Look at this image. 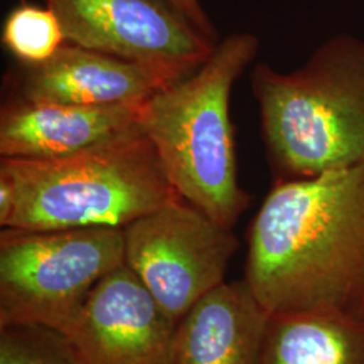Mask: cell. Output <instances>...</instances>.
I'll return each instance as SVG.
<instances>
[{
  "label": "cell",
  "mask_w": 364,
  "mask_h": 364,
  "mask_svg": "<svg viewBox=\"0 0 364 364\" xmlns=\"http://www.w3.org/2000/svg\"><path fill=\"white\" fill-rule=\"evenodd\" d=\"M66 42L185 75L201 65L213 41L166 0H43Z\"/></svg>",
  "instance_id": "cell-7"
},
{
  "label": "cell",
  "mask_w": 364,
  "mask_h": 364,
  "mask_svg": "<svg viewBox=\"0 0 364 364\" xmlns=\"http://www.w3.org/2000/svg\"><path fill=\"white\" fill-rule=\"evenodd\" d=\"M250 80L274 182L364 165V41L333 36L297 69L260 63Z\"/></svg>",
  "instance_id": "cell-3"
},
{
  "label": "cell",
  "mask_w": 364,
  "mask_h": 364,
  "mask_svg": "<svg viewBox=\"0 0 364 364\" xmlns=\"http://www.w3.org/2000/svg\"><path fill=\"white\" fill-rule=\"evenodd\" d=\"M144 103H36L15 97L0 111V158L55 159L114 139L141 126Z\"/></svg>",
  "instance_id": "cell-10"
},
{
  "label": "cell",
  "mask_w": 364,
  "mask_h": 364,
  "mask_svg": "<svg viewBox=\"0 0 364 364\" xmlns=\"http://www.w3.org/2000/svg\"><path fill=\"white\" fill-rule=\"evenodd\" d=\"M269 318L243 279L224 282L177 324L170 364H260Z\"/></svg>",
  "instance_id": "cell-11"
},
{
  "label": "cell",
  "mask_w": 364,
  "mask_h": 364,
  "mask_svg": "<svg viewBox=\"0 0 364 364\" xmlns=\"http://www.w3.org/2000/svg\"><path fill=\"white\" fill-rule=\"evenodd\" d=\"M15 189L6 228H119L181 198L141 126L55 159L0 158Z\"/></svg>",
  "instance_id": "cell-4"
},
{
  "label": "cell",
  "mask_w": 364,
  "mask_h": 364,
  "mask_svg": "<svg viewBox=\"0 0 364 364\" xmlns=\"http://www.w3.org/2000/svg\"><path fill=\"white\" fill-rule=\"evenodd\" d=\"M183 76L171 68L131 61L66 42L48 61L23 65L18 97L85 107L139 105Z\"/></svg>",
  "instance_id": "cell-9"
},
{
  "label": "cell",
  "mask_w": 364,
  "mask_h": 364,
  "mask_svg": "<svg viewBox=\"0 0 364 364\" xmlns=\"http://www.w3.org/2000/svg\"><path fill=\"white\" fill-rule=\"evenodd\" d=\"M174 9L183 14L196 27L213 41H219L218 31L209 19L208 14L203 9L200 0H166Z\"/></svg>",
  "instance_id": "cell-15"
},
{
  "label": "cell",
  "mask_w": 364,
  "mask_h": 364,
  "mask_svg": "<svg viewBox=\"0 0 364 364\" xmlns=\"http://www.w3.org/2000/svg\"><path fill=\"white\" fill-rule=\"evenodd\" d=\"M123 234L124 264L177 324L225 282L240 246L232 230L182 198L131 223Z\"/></svg>",
  "instance_id": "cell-6"
},
{
  "label": "cell",
  "mask_w": 364,
  "mask_h": 364,
  "mask_svg": "<svg viewBox=\"0 0 364 364\" xmlns=\"http://www.w3.org/2000/svg\"><path fill=\"white\" fill-rule=\"evenodd\" d=\"M15 208V189L11 180L0 173V225L6 228Z\"/></svg>",
  "instance_id": "cell-16"
},
{
  "label": "cell",
  "mask_w": 364,
  "mask_h": 364,
  "mask_svg": "<svg viewBox=\"0 0 364 364\" xmlns=\"http://www.w3.org/2000/svg\"><path fill=\"white\" fill-rule=\"evenodd\" d=\"M0 364H80L58 332L41 326L0 328Z\"/></svg>",
  "instance_id": "cell-14"
},
{
  "label": "cell",
  "mask_w": 364,
  "mask_h": 364,
  "mask_svg": "<svg viewBox=\"0 0 364 364\" xmlns=\"http://www.w3.org/2000/svg\"><path fill=\"white\" fill-rule=\"evenodd\" d=\"M176 328L122 264L93 287L60 335L80 364H170Z\"/></svg>",
  "instance_id": "cell-8"
},
{
  "label": "cell",
  "mask_w": 364,
  "mask_h": 364,
  "mask_svg": "<svg viewBox=\"0 0 364 364\" xmlns=\"http://www.w3.org/2000/svg\"><path fill=\"white\" fill-rule=\"evenodd\" d=\"M260 364H364V323L326 313L270 314Z\"/></svg>",
  "instance_id": "cell-12"
},
{
  "label": "cell",
  "mask_w": 364,
  "mask_h": 364,
  "mask_svg": "<svg viewBox=\"0 0 364 364\" xmlns=\"http://www.w3.org/2000/svg\"><path fill=\"white\" fill-rule=\"evenodd\" d=\"M243 281L270 314L364 323V165L274 182L248 228Z\"/></svg>",
  "instance_id": "cell-1"
},
{
  "label": "cell",
  "mask_w": 364,
  "mask_h": 364,
  "mask_svg": "<svg viewBox=\"0 0 364 364\" xmlns=\"http://www.w3.org/2000/svg\"><path fill=\"white\" fill-rule=\"evenodd\" d=\"M258 49L250 33L220 39L192 73L149 97L141 119L177 195L228 230L252 201L239 183L231 93Z\"/></svg>",
  "instance_id": "cell-2"
},
{
  "label": "cell",
  "mask_w": 364,
  "mask_h": 364,
  "mask_svg": "<svg viewBox=\"0 0 364 364\" xmlns=\"http://www.w3.org/2000/svg\"><path fill=\"white\" fill-rule=\"evenodd\" d=\"M124 264L119 228L0 232V328L61 332L105 275Z\"/></svg>",
  "instance_id": "cell-5"
},
{
  "label": "cell",
  "mask_w": 364,
  "mask_h": 364,
  "mask_svg": "<svg viewBox=\"0 0 364 364\" xmlns=\"http://www.w3.org/2000/svg\"><path fill=\"white\" fill-rule=\"evenodd\" d=\"M1 41L23 65L48 61L66 43L64 28L54 11L31 3H22L7 15Z\"/></svg>",
  "instance_id": "cell-13"
}]
</instances>
